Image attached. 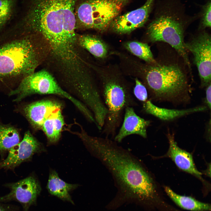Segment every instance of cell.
<instances>
[{
    "label": "cell",
    "mask_w": 211,
    "mask_h": 211,
    "mask_svg": "<svg viewBox=\"0 0 211 211\" xmlns=\"http://www.w3.org/2000/svg\"><path fill=\"white\" fill-rule=\"evenodd\" d=\"M83 141L91 153L108 170L117 189L115 197L108 205L110 209L127 202L141 205L151 204L156 196L155 186L138 158L107 137L86 134Z\"/></svg>",
    "instance_id": "6da1fadb"
},
{
    "label": "cell",
    "mask_w": 211,
    "mask_h": 211,
    "mask_svg": "<svg viewBox=\"0 0 211 211\" xmlns=\"http://www.w3.org/2000/svg\"><path fill=\"white\" fill-rule=\"evenodd\" d=\"M170 47L159 49L157 57L151 63H142L125 56L122 62L127 68L124 72L141 80L150 100L186 104L191 99L190 79H192V73L182 58Z\"/></svg>",
    "instance_id": "7a4b0ae2"
},
{
    "label": "cell",
    "mask_w": 211,
    "mask_h": 211,
    "mask_svg": "<svg viewBox=\"0 0 211 211\" xmlns=\"http://www.w3.org/2000/svg\"><path fill=\"white\" fill-rule=\"evenodd\" d=\"M76 0H19L20 25L41 33L51 44L63 41L64 28L76 25Z\"/></svg>",
    "instance_id": "3957f363"
},
{
    "label": "cell",
    "mask_w": 211,
    "mask_h": 211,
    "mask_svg": "<svg viewBox=\"0 0 211 211\" xmlns=\"http://www.w3.org/2000/svg\"><path fill=\"white\" fill-rule=\"evenodd\" d=\"M196 17L186 14L180 0H163L158 5L154 18L146 31L148 41L166 43L182 58L191 72L184 38L186 30Z\"/></svg>",
    "instance_id": "277c9868"
},
{
    "label": "cell",
    "mask_w": 211,
    "mask_h": 211,
    "mask_svg": "<svg viewBox=\"0 0 211 211\" xmlns=\"http://www.w3.org/2000/svg\"><path fill=\"white\" fill-rule=\"evenodd\" d=\"M98 87L108 112L103 127L106 137L116 135L126 107L137 105L132 93V86L117 68L102 66L97 70Z\"/></svg>",
    "instance_id": "5b68a950"
},
{
    "label": "cell",
    "mask_w": 211,
    "mask_h": 211,
    "mask_svg": "<svg viewBox=\"0 0 211 211\" xmlns=\"http://www.w3.org/2000/svg\"><path fill=\"white\" fill-rule=\"evenodd\" d=\"M38 61L30 40L23 38L0 46V79L23 76L34 72Z\"/></svg>",
    "instance_id": "8992f818"
},
{
    "label": "cell",
    "mask_w": 211,
    "mask_h": 211,
    "mask_svg": "<svg viewBox=\"0 0 211 211\" xmlns=\"http://www.w3.org/2000/svg\"><path fill=\"white\" fill-rule=\"evenodd\" d=\"M9 94L10 96H15L14 101L16 102L35 94L57 95L70 101L86 118L91 115V111L83 103L64 90L54 77L46 71L34 72L25 77L18 86Z\"/></svg>",
    "instance_id": "52a82bcc"
},
{
    "label": "cell",
    "mask_w": 211,
    "mask_h": 211,
    "mask_svg": "<svg viewBox=\"0 0 211 211\" xmlns=\"http://www.w3.org/2000/svg\"><path fill=\"white\" fill-rule=\"evenodd\" d=\"M131 0H86L75 8L76 24L103 32Z\"/></svg>",
    "instance_id": "ba28073f"
},
{
    "label": "cell",
    "mask_w": 211,
    "mask_h": 211,
    "mask_svg": "<svg viewBox=\"0 0 211 211\" xmlns=\"http://www.w3.org/2000/svg\"><path fill=\"white\" fill-rule=\"evenodd\" d=\"M198 32L185 43L186 50L193 56L200 80V87L206 88L211 84V37L205 30Z\"/></svg>",
    "instance_id": "9c48e42d"
},
{
    "label": "cell",
    "mask_w": 211,
    "mask_h": 211,
    "mask_svg": "<svg viewBox=\"0 0 211 211\" xmlns=\"http://www.w3.org/2000/svg\"><path fill=\"white\" fill-rule=\"evenodd\" d=\"M5 186L9 188L10 192L0 196V202H17L21 205L23 211H28L32 206L36 204L41 190L39 183L33 176L16 182L7 183Z\"/></svg>",
    "instance_id": "30bf717a"
},
{
    "label": "cell",
    "mask_w": 211,
    "mask_h": 211,
    "mask_svg": "<svg viewBox=\"0 0 211 211\" xmlns=\"http://www.w3.org/2000/svg\"><path fill=\"white\" fill-rule=\"evenodd\" d=\"M43 150L41 144L29 131L23 139L9 151L7 157L0 162V169H14L21 164L30 160L35 153Z\"/></svg>",
    "instance_id": "8fae6325"
},
{
    "label": "cell",
    "mask_w": 211,
    "mask_h": 211,
    "mask_svg": "<svg viewBox=\"0 0 211 211\" xmlns=\"http://www.w3.org/2000/svg\"><path fill=\"white\" fill-rule=\"evenodd\" d=\"M155 0H147L141 7L117 16L109 28L119 34H129L144 25L147 21Z\"/></svg>",
    "instance_id": "7c38bea8"
},
{
    "label": "cell",
    "mask_w": 211,
    "mask_h": 211,
    "mask_svg": "<svg viewBox=\"0 0 211 211\" xmlns=\"http://www.w3.org/2000/svg\"><path fill=\"white\" fill-rule=\"evenodd\" d=\"M124 111L122 125L115 136L114 140L117 143L120 142L125 137L132 135H137L146 138L147 129L151 121L138 115L132 107H127Z\"/></svg>",
    "instance_id": "4fadbf2b"
},
{
    "label": "cell",
    "mask_w": 211,
    "mask_h": 211,
    "mask_svg": "<svg viewBox=\"0 0 211 211\" xmlns=\"http://www.w3.org/2000/svg\"><path fill=\"white\" fill-rule=\"evenodd\" d=\"M58 102L49 100L34 102L26 106L24 112L32 127L35 129H41L44 121L52 114L61 109Z\"/></svg>",
    "instance_id": "5bb4252c"
},
{
    "label": "cell",
    "mask_w": 211,
    "mask_h": 211,
    "mask_svg": "<svg viewBox=\"0 0 211 211\" xmlns=\"http://www.w3.org/2000/svg\"><path fill=\"white\" fill-rule=\"evenodd\" d=\"M167 137L169 148L166 156L170 158L180 169L201 179L202 173L196 168L192 155L177 146L173 134L169 133Z\"/></svg>",
    "instance_id": "9a60e30c"
},
{
    "label": "cell",
    "mask_w": 211,
    "mask_h": 211,
    "mask_svg": "<svg viewBox=\"0 0 211 211\" xmlns=\"http://www.w3.org/2000/svg\"><path fill=\"white\" fill-rule=\"evenodd\" d=\"M207 109L205 106L181 110L160 108L154 105L150 99L143 102L142 105V110L145 113L165 121H171L193 113L205 111Z\"/></svg>",
    "instance_id": "2e32d148"
},
{
    "label": "cell",
    "mask_w": 211,
    "mask_h": 211,
    "mask_svg": "<svg viewBox=\"0 0 211 211\" xmlns=\"http://www.w3.org/2000/svg\"><path fill=\"white\" fill-rule=\"evenodd\" d=\"M77 184L67 183L61 179L55 171L50 172L47 188L49 192L63 201L74 203L69 192L78 186Z\"/></svg>",
    "instance_id": "e0dca14e"
},
{
    "label": "cell",
    "mask_w": 211,
    "mask_h": 211,
    "mask_svg": "<svg viewBox=\"0 0 211 211\" xmlns=\"http://www.w3.org/2000/svg\"><path fill=\"white\" fill-rule=\"evenodd\" d=\"M64 124L61 109L53 113L44 121L41 129L49 143H55L59 140Z\"/></svg>",
    "instance_id": "ac0fdd59"
},
{
    "label": "cell",
    "mask_w": 211,
    "mask_h": 211,
    "mask_svg": "<svg viewBox=\"0 0 211 211\" xmlns=\"http://www.w3.org/2000/svg\"><path fill=\"white\" fill-rule=\"evenodd\" d=\"M165 190L171 200L180 207L191 211H208L210 204L201 202L190 196L181 195L174 192L170 188L165 187Z\"/></svg>",
    "instance_id": "d6986e66"
},
{
    "label": "cell",
    "mask_w": 211,
    "mask_h": 211,
    "mask_svg": "<svg viewBox=\"0 0 211 211\" xmlns=\"http://www.w3.org/2000/svg\"><path fill=\"white\" fill-rule=\"evenodd\" d=\"M79 44L96 57L101 59L106 57L108 47L100 38L89 35H82L78 38Z\"/></svg>",
    "instance_id": "ffe728a7"
},
{
    "label": "cell",
    "mask_w": 211,
    "mask_h": 211,
    "mask_svg": "<svg viewBox=\"0 0 211 211\" xmlns=\"http://www.w3.org/2000/svg\"><path fill=\"white\" fill-rule=\"evenodd\" d=\"M17 130L14 127L0 124V154L8 151L20 141Z\"/></svg>",
    "instance_id": "44dd1931"
},
{
    "label": "cell",
    "mask_w": 211,
    "mask_h": 211,
    "mask_svg": "<svg viewBox=\"0 0 211 211\" xmlns=\"http://www.w3.org/2000/svg\"><path fill=\"white\" fill-rule=\"evenodd\" d=\"M125 48L134 55L145 61L146 63L153 62L155 60L150 47L146 43L137 41H129L124 45Z\"/></svg>",
    "instance_id": "7402d4cb"
},
{
    "label": "cell",
    "mask_w": 211,
    "mask_h": 211,
    "mask_svg": "<svg viewBox=\"0 0 211 211\" xmlns=\"http://www.w3.org/2000/svg\"><path fill=\"white\" fill-rule=\"evenodd\" d=\"M19 0H0V29L14 17Z\"/></svg>",
    "instance_id": "603a6c76"
},
{
    "label": "cell",
    "mask_w": 211,
    "mask_h": 211,
    "mask_svg": "<svg viewBox=\"0 0 211 211\" xmlns=\"http://www.w3.org/2000/svg\"><path fill=\"white\" fill-rule=\"evenodd\" d=\"M211 0H209L202 6L199 14L200 20L199 30H204L206 28H211Z\"/></svg>",
    "instance_id": "cb8c5ba5"
},
{
    "label": "cell",
    "mask_w": 211,
    "mask_h": 211,
    "mask_svg": "<svg viewBox=\"0 0 211 211\" xmlns=\"http://www.w3.org/2000/svg\"><path fill=\"white\" fill-rule=\"evenodd\" d=\"M135 85L133 93L136 98L142 103L148 100V93L147 88L139 79L135 78Z\"/></svg>",
    "instance_id": "d4e9b609"
},
{
    "label": "cell",
    "mask_w": 211,
    "mask_h": 211,
    "mask_svg": "<svg viewBox=\"0 0 211 211\" xmlns=\"http://www.w3.org/2000/svg\"><path fill=\"white\" fill-rule=\"evenodd\" d=\"M0 211H19V210L16 206L0 202Z\"/></svg>",
    "instance_id": "484cf974"
},
{
    "label": "cell",
    "mask_w": 211,
    "mask_h": 211,
    "mask_svg": "<svg viewBox=\"0 0 211 211\" xmlns=\"http://www.w3.org/2000/svg\"><path fill=\"white\" fill-rule=\"evenodd\" d=\"M211 84H210L206 88V96L205 101L206 107L210 110L211 108Z\"/></svg>",
    "instance_id": "4316f807"
}]
</instances>
